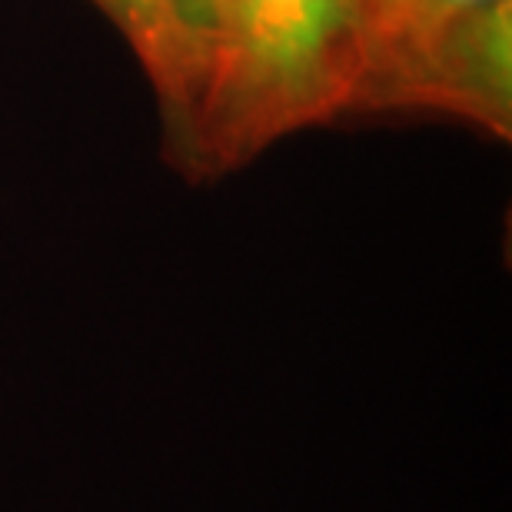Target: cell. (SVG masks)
I'll return each mask as SVG.
<instances>
[{"mask_svg":"<svg viewBox=\"0 0 512 512\" xmlns=\"http://www.w3.org/2000/svg\"><path fill=\"white\" fill-rule=\"evenodd\" d=\"M366 0H210L207 84L173 160L190 177L243 167L353 107Z\"/></svg>","mask_w":512,"mask_h":512,"instance_id":"6da1fadb","label":"cell"},{"mask_svg":"<svg viewBox=\"0 0 512 512\" xmlns=\"http://www.w3.org/2000/svg\"><path fill=\"white\" fill-rule=\"evenodd\" d=\"M383 110H439L509 140L512 0H489L429 47L389 90Z\"/></svg>","mask_w":512,"mask_h":512,"instance_id":"7a4b0ae2","label":"cell"},{"mask_svg":"<svg viewBox=\"0 0 512 512\" xmlns=\"http://www.w3.org/2000/svg\"><path fill=\"white\" fill-rule=\"evenodd\" d=\"M147 74L177 160L197 117L210 64V0H94Z\"/></svg>","mask_w":512,"mask_h":512,"instance_id":"3957f363","label":"cell"},{"mask_svg":"<svg viewBox=\"0 0 512 512\" xmlns=\"http://www.w3.org/2000/svg\"><path fill=\"white\" fill-rule=\"evenodd\" d=\"M489 0H366L363 60L350 110H383L399 80L426 50Z\"/></svg>","mask_w":512,"mask_h":512,"instance_id":"277c9868","label":"cell"}]
</instances>
